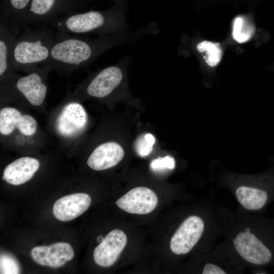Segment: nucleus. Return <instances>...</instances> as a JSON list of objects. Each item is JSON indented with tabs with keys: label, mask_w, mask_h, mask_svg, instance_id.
Here are the masks:
<instances>
[{
	"label": "nucleus",
	"mask_w": 274,
	"mask_h": 274,
	"mask_svg": "<svg viewBox=\"0 0 274 274\" xmlns=\"http://www.w3.org/2000/svg\"><path fill=\"white\" fill-rule=\"evenodd\" d=\"M91 1V0H90ZM124 12L127 9V0H112Z\"/></svg>",
	"instance_id": "25"
},
{
	"label": "nucleus",
	"mask_w": 274,
	"mask_h": 274,
	"mask_svg": "<svg viewBox=\"0 0 274 274\" xmlns=\"http://www.w3.org/2000/svg\"><path fill=\"white\" fill-rule=\"evenodd\" d=\"M204 229L201 218L192 215L187 218L179 226L171 238L170 248L176 255L189 253L201 238Z\"/></svg>",
	"instance_id": "11"
},
{
	"label": "nucleus",
	"mask_w": 274,
	"mask_h": 274,
	"mask_svg": "<svg viewBox=\"0 0 274 274\" xmlns=\"http://www.w3.org/2000/svg\"><path fill=\"white\" fill-rule=\"evenodd\" d=\"M40 166L39 158L26 154L16 158L5 167L2 179L12 185L24 184L34 177Z\"/></svg>",
	"instance_id": "15"
},
{
	"label": "nucleus",
	"mask_w": 274,
	"mask_h": 274,
	"mask_svg": "<svg viewBox=\"0 0 274 274\" xmlns=\"http://www.w3.org/2000/svg\"><path fill=\"white\" fill-rule=\"evenodd\" d=\"M14 42L12 53L14 69L27 73L42 66L49 59L55 39L54 30L45 26L22 30Z\"/></svg>",
	"instance_id": "6"
},
{
	"label": "nucleus",
	"mask_w": 274,
	"mask_h": 274,
	"mask_svg": "<svg viewBox=\"0 0 274 274\" xmlns=\"http://www.w3.org/2000/svg\"><path fill=\"white\" fill-rule=\"evenodd\" d=\"M49 66L36 67L25 75H16L0 85L1 104H12L46 114Z\"/></svg>",
	"instance_id": "5"
},
{
	"label": "nucleus",
	"mask_w": 274,
	"mask_h": 274,
	"mask_svg": "<svg viewBox=\"0 0 274 274\" xmlns=\"http://www.w3.org/2000/svg\"><path fill=\"white\" fill-rule=\"evenodd\" d=\"M148 31V29L141 28L130 35L88 38L56 30L49 58L42 66H49L59 75L68 76L75 71L88 66L109 50L134 43Z\"/></svg>",
	"instance_id": "1"
},
{
	"label": "nucleus",
	"mask_w": 274,
	"mask_h": 274,
	"mask_svg": "<svg viewBox=\"0 0 274 274\" xmlns=\"http://www.w3.org/2000/svg\"><path fill=\"white\" fill-rule=\"evenodd\" d=\"M20 267L18 261L10 254L1 253L0 256V273L1 274L19 273Z\"/></svg>",
	"instance_id": "21"
},
{
	"label": "nucleus",
	"mask_w": 274,
	"mask_h": 274,
	"mask_svg": "<svg viewBox=\"0 0 274 274\" xmlns=\"http://www.w3.org/2000/svg\"><path fill=\"white\" fill-rule=\"evenodd\" d=\"M239 203L247 210H258L263 208L267 200V194L263 190L248 186H240L235 191Z\"/></svg>",
	"instance_id": "19"
},
{
	"label": "nucleus",
	"mask_w": 274,
	"mask_h": 274,
	"mask_svg": "<svg viewBox=\"0 0 274 274\" xmlns=\"http://www.w3.org/2000/svg\"><path fill=\"white\" fill-rule=\"evenodd\" d=\"M104 237L102 235H100L98 236L96 238V241L97 243L99 244L104 240Z\"/></svg>",
	"instance_id": "26"
},
{
	"label": "nucleus",
	"mask_w": 274,
	"mask_h": 274,
	"mask_svg": "<svg viewBox=\"0 0 274 274\" xmlns=\"http://www.w3.org/2000/svg\"><path fill=\"white\" fill-rule=\"evenodd\" d=\"M31 1L2 0L0 16L16 24L22 30L26 27V16Z\"/></svg>",
	"instance_id": "18"
},
{
	"label": "nucleus",
	"mask_w": 274,
	"mask_h": 274,
	"mask_svg": "<svg viewBox=\"0 0 274 274\" xmlns=\"http://www.w3.org/2000/svg\"><path fill=\"white\" fill-rule=\"evenodd\" d=\"M127 243V236L121 230L110 231L95 248L93 257L95 262L101 267H109L117 260Z\"/></svg>",
	"instance_id": "13"
},
{
	"label": "nucleus",
	"mask_w": 274,
	"mask_h": 274,
	"mask_svg": "<svg viewBox=\"0 0 274 274\" xmlns=\"http://www.w3.org/2000/svg\"><path fill=\"white\" fill-rule=\"evenodd\" d=\"M74 255L72 247L64 242L36 247L31 251V256L34 261L40 265L52 268L63 265L67 261L71 260Z\"/></svg>",
	"instance_id": "14"
},
{
	"label": "nucleus",
	"mask_w": 274,
	"mask_h": 274,
	"mask_svg": "<svg viewBox=\"0 0 274 274\" xmlns=\"http://www.w3.org/2000/svg\"><path fill=\"white\" fill-rule=\"evenodd\" d=\"M131 60L125 56L118 63L92 74L76 85L73 96L81 102L89 98L103 99L111 96L122 85Z\"/></svg>",
	"instance_id": "7"
},
{
	"label": "nucleus",
	"mask_w": 274,
	"mask_h": 274,
	"mask_svg": "<svg viewBox=\"0 0 274 274\" xmlns=\"http://www.w3.org/2000/svg\"><path fill=\"white\" fill-rule=\"evenodd\" d=\"M124 155L121 145L114 141H107L92 150L88 157L87 164L94 170H106L117 165Z\"/></svg>",
	"instance_id": "16"
},
{
	"label": "nucleus",
	"mask_w": 274,
	"mask_h": 274,
	"mask_svg": "<svg viewBox=\"0 0 274 274\" xmlns=\"http://www.w3.org/2000/svg\"><path fill=\"white\" fill-rule=\"evenodd\" d=\"M21 30L18 25L0 16V85L17 74L12 64V53L15 40Z\"/></svg>",
	"instance_id": "9"
},
{
	"label": "nucleus",
	"mask_w": 274,
	"mask_h": 274,
	"mask_svg": "<svg viewBox=\"0 0 274 274\" xmlns=\"http://www.w3.org/2000/svg\"><path fill=\"white\" fill-rule=\"evenodd\" d=\"M90 196L85 193H76L64 196L56 201L53 212L61 221L72 220L83 214L89 207Z\"/></svg>",
	"instance_id": "17"
},
{
	"label": "nucleus",
	"mask_w": 274,
	"mask_h": 274,
	"mask_svg": "<svg viewBox=\"0 0 274 274\" xmlns=\"http://www.w3.org/2000/svg\"><path fill=\"white\" fill-rule=\"evenodd\" d=\"M125 12L116 4L102 10L82 11L56 19L46 26L73 35L106 36L127 33Z\"/></svg>",
	"instance_id": "3"
},
{
	"label": "nucleus",
	"mask_w": 274,
	"mask_h": 274,
	"mask_svg": "<svg viewBox=\"0 0 274 274\" xmlns=\"http://www.w3.org/2000/svg\"><path fill=\"white\" fill-rule=\"evenodd\" d=\"M158 197L151 189L145 187L133 188L116 202L121 210L133 214H147L154 210Z\"/></svg>",
	"instance_id": "12"
},
{
	"label": "nucleus",
	"mask_w": 274,
	"mask_h": 274,
	"mask_svg": "<svg viewBox=\"0 0 274 274\" xmlns=\"http://www.w3.org/2000/svg\"><path fill=\"white\" fill-rule=\"evenodd\" d=\"M175 165V159L167 155L153 159L150 163V167L155 172H162L167 169H173Z\"/></svg>",
	"instance_id": "23"
},
{
	"label": "nucleus",
	"mask_w": 274,
	"mask_h": 274,
	"mask_svg": "<svg viewBox=\"0 0 274 274\" xmlns=\"http://www.w3.org/2000/svg\"><path fill=\"white\" fill-rule=\"evenodd\" d=\"M232 241L237 253L249 263L260 265L266 264L271 260L270 251L251 232L249 227L238 232Z\"/></svg>",
	"instance_id": "10"
},
{
	"label": "nucleus",
	"mask_w": 274,
	"mask_h": 274,
	"mask_svg": "<svg viewBox=\"0 0 274 274\" xmlns=\"http://www.w3.org/2000/svg\"><path fill=\"white\" fill-rule=\"evenodd\" d=\"M89 117L82 102L68 90L62 101L49 114L47 128L62 150L76 151L82 143Z\"/></svg>",
	"instance_id": "4"
},
{
	"label": "nucleus",
	"mask_w": 274,
	"mask_h": 274,
	"mask_svg": "<svg viewBox=\"0 0 274 274\" xmlns=\"http://www.w3.org/2000/svg\"><path fill=\"white\" fill-rule=\"evenodd\" d=\"M155 142L154 136L149 133L139 137L135 143V149L138 154L141 157L149 155L152 151Z\"/></svg>",
	"instance_id": "22"
},
{
	"label": "nucleus",
	"mask_w": 274,
	"mask_h": 274,
	"mask_svg": "<svg viewBox=\"0 0 274 274\" xmlns=\"http://www.w3.org/2000/svg\"><path fill=\"white\" fill-rule=\"evenodd\" d=\"M90 0H32L27 11L26 27L32 24L46 26L63 16L84 11Z\"/></svg>",
	"instance_id": "8"
},
{
	"label": "nucleus",
	"mask_w": 274,
	"mask_h": 274,
	"mask_svg": "<svg viewBox=\"0 0 274 274\" xmlns=\"http://www.w3.org/2000/svg\"><path fill=\"white\" fill-rule=\"evenodd\" d=\"M196 50L201 54L206 63L210 66H215L220 62L222 52L219 43L204 41L198 43Z\"/></svg>",
	"instance_id": "20"
},
{
	"label": "nucleus",
	"mask_w": 274,
	"mask_h": 274,
	"mask_svg": "<svg viewBox=\"0 0 274 274\" xmlns=\"http://www.w3.org/2000/svg\"><path fill=\"white\" fill-rule=\"evenodd\" d=\"M203 274H225L226 272L221 267L212 263H207L202 271Z\"/></svg>",
	"instance_id": "24"
},
{
	"label": "nucleus",
	"mask_w": 274,
	"mask_h": 274,
	"mask_svg": "<svg viewBox=\"0 0 274 274\" xmlns=\"http://www.w3.org/2000/svg\"><path fill=\"white\" fill-rule=\"evenodd\" d=\"M27 110L15 104H1L0 141L4 150L32 154L46 146V133Z\"/></svg>",
	"instance_id": "2"
}]
</instances>
